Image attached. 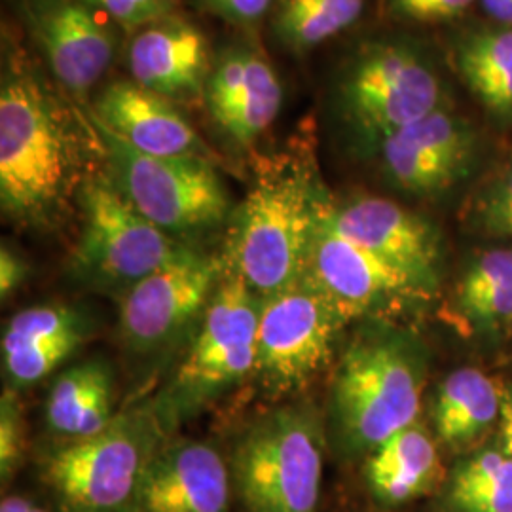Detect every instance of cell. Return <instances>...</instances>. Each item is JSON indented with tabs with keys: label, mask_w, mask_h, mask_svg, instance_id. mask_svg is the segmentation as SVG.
I'll use <instances>...</instances> for the list:
<instances>
[{
	"label": "cell",
	"mask_w": 512,
	"mask_h": 512,
	"mask_svg": "<svg viewBox=\"0 0 512 512\" xmlns=\"http://www.w3.org/2000/svg\"><path fill=\"white\" fill-rule=\"evenodd\" d=\"M78 203L84 224L73 266L95 287L128 291L188 247L141 215L107 173L86 183Z\"/></svg>",
	"instance_id": "30bf717a"
},
{
	"label": "cell",
	"mask_w": 512,
	"mask_h": 512,
	"mask_svg": "<svg viewBox=\"0 0 512 512\" xmlns=\"http://www.w3.org/2000/svg\"><path fill=\"white\" fill-rule=\"evenodd\" d=\"M224 270L222 256L186 247L164 268L129 287L120 304V338L137 355L171 348L202 321Z\"/></svg>",
	"instance_id": "7c38bea8"
},
{
	"label": "cell",
	"mask_w": 512,
	"mask_h": 512,
	"mask_svg": "<svg viewBox=\"0 0 512 512\" xmlns=\"http://www.w3.org/2000/svg\"><path fill=\"white\" fill-rule=\"evenodd\" d=\"M203 97L228 141L234 147L253 148L274 126L283 105V86L260 50L239 44L213 61Z\"/></svg>",
	"instance_id": "9a60e30c"
},
{
	"label": "cell",
	"mask_w": 512,
	"mask_h": 512,
	"mask_svg": "<svg viewBox=\"0 0 512 512\" xmlns=\"http://www.w3.org/2000/svg\"><path fill=\"white\" fill-rule=\"evenodd\" d=\"M503 391L476 368H459L440 384L433 421L446 446L461 450L484 437L501 418Z\"/></svg>",
	"instance_id": "7402d4cb"
},
{
	"label": "cell",
	"mask_w": 512,
	"mask_h": 512,
	"mask_svg": "<svg viewBox=\"0 0 512 512\" xmlns=\"http://www.w3.org/2000/svg\"><path fill=\"white\" fill-rule=\"evenodd\" d=\"M325 217L340 234L437 294L442 239L435 224L399 203L376 196H359L344 203L327 200Z\"/></svg>",
	"instance_id": "4fadbf2b"
},
{
	"label": "cell",
	"mask_w": 512,
	"mask_h": 512,
	"mask_svg": "<svg viewBox=\"0 0 512 512\" xmlns=\"http://www.w3.org/2000/svg\"><path fill=\"white\" fill-rule=\"evenodd\" d=\"M27 12L57 82L86 95L109 71L116 37L84 0H29Z\"/></svg>",
	"instance_id": "e0dca14e"
},
{
	"label": "cell",
	"mask_w": 512,
	"mask_h": 512,
	"mask_svg": "<svg viewBox=\"0 0 512 512\" xmlns=\"http://www.w3.org/2000/svg\"><path fill=\"white\" fill-rule=\"evenodd\" d=\"M137 512H236L228 458L205 440H167L148 465Z\"/></svg>",
	"instance_id": "2e32d148"
},
{
	"label": "cell",
	"mask_w": 512,
	"mask_h": 512,
	"mask_svg": "<svg viewBox=\"0 0 512 512\" xmlns=\"http://www.w3.org/2000/svg\"><path fill=\"white\" fill-rule=\"evenodd\" d=\"M366 492L385 511L401 509L431 494L442 480L437 442L416 421L374 448L363 463Z\"/></svg>",
	"instance_id": "ffe728a7"
},
{
	"label": "cell",
	"mask_w": 512,
	"mask_h": 512,
	"mask_svg": "<svg viewBox=\"0 0 512 512\" xmlns=\"http://www.w3.org/2000/svg\"><path fill=\"white\" fill-rule=\"evenodd\" d=\"M499 431H501V444L499 450L512 458V387L503 391V404H501V418H499Z\"/></svg>",
	"instance_id": "d590c367"
},
{
	"label": "cell",
	"mask_w": 512,
	"mask_h": 512,
	"mask_svg": "<svg viewBox=\"0 0 512 512\" xmlns=\"http://www.w3.org/2000/svg\"><path fill=\"white\" fill-rule=\"evenodd\" d=\"M473 2L475 0H404L401 4L393 6V10L404 18L439 21V19L456 18Z\"/></svg>",
	"instance_id": "1f68e13d"
},
{
	"label": "cell",
	"mask_w": 512,
	"mask_h": 512,
	"mask_svg": "<svg viewBox=\"0 0 512 512\" xmlns=\"http://www.w3.org/2000/svg\"><path fill=\"white\" fill-rule=\"evenodd\" d=\"M456 65L486 109L512 118V31H478L461 38Z\"/></svg>",
	"instance_id": "cb8c5ba5"
},
{
	"label": "cell",
	"mask_w": 512,
	"mask_h": 512,
	"mask_svg": "<svg viewBox=\"0 0 512 512\" xmlns=\"http://www.w3.org/2000/svg\"><path fill=\"white\" fill-rule=\"evenodd\" d=\"M0 512H59L55 509L54 503L40 501L37 497L29 494H19V492H10L4 494L0 501Z\"/></svg>",
	"instance_id": "e575fe53"
},
{
	"label": "cell",
	"mask_w": 512,
	"mask_h": 512,
	"mask_svg": "<svg viewBox=\"0 0 512 512\" xmlns=\"http://www.w3.org/2000/svg\"><path fill=\"white\" fill-rule=\"evenodd\" d=\"M27 459V431L18 389L8 387L0 397V480L10 486Z\"/></svg>",
	"instance_id": "f1b7e54d"
},
{
	"label": "cell",
	"mask_w": 512,
	"mask_h": 512,
	"mask_svg": "<svg viewBox=\"0 0 512 512\" xmlns=\"http://www.w3.org/2000/svg\"><path fill=\"white\" fill-rule=\"evenodd\" d=\"M29 277V266L12 247L2 245L0 249V296L10 298Z\"/></svg>",
	"instance_id": "836d02e7"
},
{
	"label": "cell",
	"mask_w": 512,
	"mask_h": 512,
	"mask_svg": "<svg viewBox=\"0 0 512 512\" xmlns=\"http://www.w3.org/2000/svg\"><path fill=\"white\" fill-rule=\"evenodd\" d=\"M84 340L86 336H65L48 344L2 353V365L10 387L19 391L44 380L57 366L63 365Z\"/></svg>",
	"instance_id": "83f0119b"
},
{
	"label": "cell",
	"mask_w": 512,
	"mask_h": 512,
	"mask_svg": "<svg viewBox=\"0 0 512 512\" xmlns=\"http://www.w3.org/2000/svg\"><path fill=\"white\" fill-rule=\"evenodd\" d=\"M365 0H277L274 29L293 52H306L361 18Z\"/></svg>",
	"instance_id": "484cf974"
},
{
	"label": "cell",
	"mask_w": 512,
	"mask_h": 512,
	"mask_svg": "<svg viewBox=\"0 0 512 512\" xmlns=\"http://www.w3.org/2000/svg\"><path fill=\"white\" fill-rule=\"evenodd\" d=\"M404 0H391V6H397V4H401Z\"/></svg>",
	"instance_id": "74e56055"
},
{
	"label": "cell",
	"mask_w": 512,
	"mask_h": 512,
	"mask_svg": "<svg viewBox=\"0 0 512 512\" xmlns=\"http://www.w3.org/2000/svg\"><path fill=\"white\" fill-rule=\"evenodd\" d=\"M484 10L499 23L512 25V0H480Z\"/></svg>",
	"instance_id": "8d00e7d4"
},
{
	"label": "cell",
	"mask_w": 512,
	"mask_h": 512,
	"mask_svg": "<svg viewBox=\"0 0 512 512\" xmlns=\"http://www.w3.org/2000/svg\"><path fill=\"white\" fill-rule=\"evenodd\" d=\"M93 116L128 145L150 156L213 158L175 101L135 80L110 82L97 97Z\"/></svg>",
	"instance_id": "d6986e66"
},
{
	"label": "cell",
	"mask_w": 512,
	"mask_h": 512,
	"mask_svg": "<svg viewBox=\"0 0 512 512\" xmlns=\"http://www.w3.org/2000/svg\"><path fill=\"white\" fill-rule=\"evenodd\" d=\"M126 29H143L173 14L177 0H84Z\"/></svg>",
	"instance_id": "f546056e"
},
{
	"label": "cell",
	"mask_w": 512,
	"mask_h": 512,
	"mask_svg": "<svg viewBox=\"0 0 512 512\" xmlns=\"http://www.w3.org/2000/svg\"><path fill=\"white\" fill-rule=\"evenodd\" d=\"M338 107L368 141L385 137L442 109L439 73L410 42H372L355 55L336 86Z\"/></svg>",
	"instance_id": "9c48e42d"
},
{
	"label": "cell",
	"mask_w": 512,
	"mask_h": 512,
	"mask_svg": "<svg viewBox=\"0 0 512 512\" xmlns=\"http://www.w3.org/2000/svg\"><path fill=\"white\" fill-rule=\"evenodd\" d=\"M475 217L480 230L486 234L499 222L512 217V169L480 194Z\"/></svg>",
	"instance_id": "4dcf8cb0"
},
{
	"label": "cell",
	"mask_w": 512,
	"mask_h": 512,
	"mask_svg": "<svg viewBox=\"0 0 512 512\" xmlns=\"http://www.w3.org/2000/svg\"><path fill=\"white\" fill-rule=\"evenodd\" d=\"M323 200L310 152L291 148L256 162L224 256L258 296L277 293L304 275Z\"/></svg>",
	"instance_id": "3957f363"
},
{
	"label": "cell",
	"mask_w": 512,
	"mask_h": 512,
	"mask_svg": "<svg viewBox=\"0 0 512 512\" xmlns=\"http://www.w3.org/2000/svg\"><path fill=\"white\" fill-rule=\"evenodd\" d=\"M427 385V349L420 338L376 321L355 334L338 363L330 420L338 452L366 458L374 448L420 418Z\"/></svg>",
	"instance_id": "7a4b0ae2"
},
{
	"label": "cell",
	"mask_w": 512,
	"mask_h": 512,
	"mask_svg": "<svg viewBox=\"0 0 512 512\" xmlns=\"http://www.w3.org/2000/svg\"><path fill=\"white\" fill-rule=\"evenodd\" d=\"M349 319L308 275L262 296L255 374L264 391L291 395L310 385L334 361Z\"/></svg>",
	"instance_id": "ba28073f"
},
{
	"label": "cell",
	"mask_w": 512,
	"mask_h": 512,
	"mask_svg": "<svg viewBox=\"0 0 512 512\" xmlns=\"http://www.w3.org/2000/svg\"><path fill=\"white\" fill-rule=\"evenodd\" d=\"M171 435L156 401L135 406L93 437L44 448L38 480L59 512H137L148 465Z\"/></svg>",
	"instance_id": "277c9868"
},
{
	"label": "cell",
	"mask_w": 512,
	"mask_h": 512,
	"mask_svg": "<svg viewBox=\"0 0 512 512\" xmlns=\"http://www.w3.org/2000/svg\"><path fill=\"white\" fill-rule=\"evenodd\" d=\"M224 270L173 380L156 399L167 425L202 412L255 372L262 296L222 255Z\"/></svg>",
	"instance_id": "8992f818"
},
{
	"label": "cell",
	"mask_w": 512,
	"mask_h": 512,
	"mask_svg": "<svg viewBox=\"0 0 512 512\" xmlns=\"http://www.w3.org/2000/svg\"><path fill=\"white\" fill-rule=\"evenodd\" d=\"M476 156V131L465 118L439 109L380 143L385 175L404 192L437 196L465 179Z\"/></svg>",
	"instance_id": "5bb4252c"
},
{
	"label": "cell",
	"mask_w": 512,
	"mask_h": 512,
	"mask_svg": "<svg viewBox=\"0 0 512 512\" xmlns=\"http://www.w3.org/2000/svg\"><path fill=\"white\" fill-rule=\"evenodd\" d=\"M239 512H319L325 431L310 404L253 421L228 456Z\"/></svg>",
	"instance_id": "5b68a950"
},
{
	"label": "cell",
	"mask_w": 512,
	"mask_h": 512,
	"mask_svg": "<svg viewBox=\"0 0 512 512\" xmlns=\"http://www.w3.org/2000/svg\"><path fill=\"white\" fill-rule=\"evenodd\" d=\"M112 376L103 361H88L65 370L50 389L46 423L63 439H86L107 429L112 410Z\"/></svg>",
	"instance_id": "44dd1931"
},
{
	"label": "cell",
	"mask_w": 512,
	"mask_h": 512,
	"mask_svg": "<svg viewBox=\"0 0 512 512\" xmlns=\"http://www.w3.org/2000/svg\"><path fill=\"white\" fill-rule=\"evenodd\" d=\"M319 207L304 274L346 313L349 321H393L421 310L435 293L363 245L340 234Z\"/></svg>",
	"instance_id": "8fae6325"
},
{
	"label": "cell",
	"mask_w": 512,
	"mask_h": 512,
	"mask_svg": "<svg viewBox=\"0 0 512 512\" xmlns=\"http://www.w3.org/2000/svg\"><path fill=\"white\" fill-rule=\"evenodd\" d=\"M454 306L476 334H499L512 325V249L473 256L459 275Z\"/></svg>",
	"instance_id": "603a6c76"
},
{
	"label": "cell",
	"mask_w": 512,
	"mask_h": 512,
	"mask_svg": "<svg viewBox=\"0 0 512 512\" xmlns=\"http://www.w3.org/2000/svg\"><path fill=\"white\" fill-rule=\"evenodd\" d=\"M203 6L232 23L249 25L262 18L277 0H202Z\"/></svg>",
	"instance_id": "d6a6232c"
},
{
	"label": "cell",
	"mask_w": 512,
	"mask_h": 512,
	"mask_svg": "<svg viewBox=\"0 0 512 512\" xmlns=\"http://www.w3.org/2000/svg\"><path fill=\"white\" fill-rule=\"evenodd\" d=\"M103 139L110 181L165 234L181 239L222 224L230 198L207 156H150L128 145L92 114Z\"/></svg>",
	"instance_id": "52a82bcc"
},
{
	"label": "cell",
	"mask_w": 512,
	"mask_h": 512,
	"mask_svg": "<svg viewBox=\"0 0 512 512\" xmlns=\"http://www.w3.org/2000/svg\"><path fill=\"white\" fill-rule=\"evenodd\" d=\"M65 336H88V319L71 306L50 304L21 310L2 332V353L48 344Z\"/></svg>",
	"instance_id": "4316f807"
},
{
	"label": "cell",
	"mask_w": 512,
	"mask_h": 512,
	"mask_svg": "<svg viewBox=\"0 0 512 512\" xmlns=\"http://www.w3.org/2000/svg\"><path fill=\"white\" fill-rule=\"evenodd\" d=\"M103 139L25 54L4 55L0 82V205L21 228L55 230L71 213Z\"/></svg>",
	"instance_id": "6da1fadb"
},
{
	"label": "cell",
	"mask_w": 512,
	"mask_h": 512,
	"mask_svg": "<svg viewBox=\"0 0 512 512\" xmlns=\"http://www.w3.org/2000/svg\"><path fill=\"white\" fill-rule=\"evenodd\" d=\"M128 57L131 80L171 101L203 97L215 61L202 31L173 14L139 29Z\"/></svg>",
	"instance_id": "ac0fdd59"
},
{
	"label": "cell",
	"mask_w": 512,
	"mask_h": 512,
	"mask_svg": "<svg viewBox=\"0 0 512 512\" xmlns=\"http://www.w3.org/2000/svg\"><path fill=\"white\" fill-rule=\"evenodd\" d=\"M442 512H512V458L484 450L456 465L440 495Z\"/></svg>",
	"instance_id": "d4e9b609"
}]
</instances>
